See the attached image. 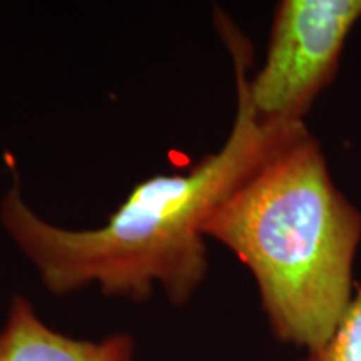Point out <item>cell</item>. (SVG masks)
<instances>
[{
    "mask_svg": "<svg viewBox=\"0 0 361 361\" xmlns=\"http://www.w3.org/2000/svg\"><path fill=\"white\" fill-rule=\"evenodd\" d=\"M204 236L251 271L279 340L323 345L353 300L361 213L329 174L306 124L213 211Z\"/></svg>",
    "mask_w": 361,
    "mask_h": 361,
    "instance_id": "7a4b0ae2",
    "label": "cell"
},
{
    "mask_svg": "<svg viewBox=\"0 0 361 361\" xmlns=\"http://www.w3.org/2000/svg\"><path fill=\"white\" fill-rule=\"evenodd\" d=\"M134 341L117 333L104 340L71 338L44 323L24 296H16L0 328V361H133Z\"/></svg>",
    "mask_w": 361,
    "mask_h": 361,
    "instance_id": "277c9868",
    "label": "cell"
},
{
    "mask_svg": "<svg viewBox=\"0 0 361 361\" xmlns=\"http://www.w3.org/2000/svg\"><path fill=\"white\" fill-rule=\"evenodd\" d=\"M361 0H283L271 25L264 64L245 89L264 123L305 124L316 99L335 79Z\"/></svg>",
    "mask_w": 361,
    "mask_h": 361,
    "instance_id": "3957f363",
    "label": "cell"
},
{
    "mask_svg": "<svg viewBox=\"0 0 361 361\" xmlns=\"http://www.w3.org/2000/svg\"><path fill=\"white\" fill-rule=\"evenodd\" d=\"M300 361H361V290L353 295L335 331Z\"/></svg>",
    "mask_w": 361,
    "mask_h": 361,
    "instance_id": "5b68a950",
    "label": "cell"
},
{
    "mask_svg": "<svg viewBox=\"0 0 361 361\" xmlns=\"http://www.w3.org/2000/svg\"><path fill=\"white\" fill-rule=\"evenodd\" d=\"M231 54L236 114L223 147L184 174H157L139 183L99 228L49 223L27 204L20 180L0 201V224L56 295L96 284L102 293L146 300L156 286L171 303L186 305L207 274L204 224L229 192L305 124L264 123L245 89L252 49L236 24L216 22Z\"/></svg>",
    "mask_w": 361,
    "mask_h": 361,
    "instance_id": "6da1fadb",
    "label": "cell"
}]
</instances>
